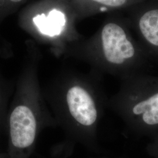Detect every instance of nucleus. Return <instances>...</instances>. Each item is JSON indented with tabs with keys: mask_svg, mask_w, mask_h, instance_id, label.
<instances>
[{
	"mask_svg": "<svg viewBox=\"0 0 158 158\" xmlns=\"http://www.w3.org/2000/svg\"><path fill=\"white\" fill-rule=\"evenodd\" d=\"M126 18L110 13L101 27L84 40V53L106 68L121 69L132 67L139 58L138 46Z\"/></svg>",
	"mask_w": 158,
	"mask_h": 158,
	"instance_id": "1",
	"label": "nucleus"
},
{
	"mask_svg": "<svg viewBox=\"0 0 158 158\" xmlns=\"http://www.w3.org/2000/svg\"><path fill=\"white\" fill-rule=\"evenodd\" d=\"M40 94L32 78L23 79L8 117V158H29L34 151L40 123Z\"/></svg>",
	"mask_w": 158,
	"mask_h": 158,
	"instance_id": "2",
	"label": "nucleus"
},
{
	"mask_svg": "<svg viewBox=\"0 0 158 158\" xmlns=\"http://www.w3.org/2000/svg\"><path fill=\"white\" fill-rule=\"evenodd\" d=\"M130 27L147 44L158 50V3L147 0L127 10Z\"/></svg>",
	"mask_w": 158,
	"mask_h": 158,
	"instance_id": "3",
	"label": "nucleus"
},
{
	"mask_svg": "<svg viewBox=\"0 0 158 158\" xmlns=\"http://www.w3.org/2000/svg\"><path fill=\"white\" fill-rule=\"evenodd\" d=\"M65 102L72 118L79 124L90 127L96 123L98 113L95 102L89 93L79 85L68 88Z\"/></svg>",
	"mask_w": 158,
	"mask_h": 158,
	"instance_id": "4",
	"label": "nucleus"
},
{
	"mask_svg": "<svg viewBox=\"0 0 158 158\" xmlns=\"http://www.w3.org/2000/svg\"><path fill=\"white\" fill-rule=\"evenodd\" d=\"M77 18L85 19L102 13L126 11L145 0H70Z\"/></svg>",
	"mask_w": 158,
	"mask_h": 158,
	"instance_id": "5",
	"label": "nucleus"
},
{
	"mask_svg": "<svg viewBox=\"0 0 158 158\" xmlns=\"http://www.w3.org/2000/svg\"><path fill=\"white\" fill-rule=\"evenodd\" d=\"M33 21L41 34L50 38H57L66 32L68 18L65 12L53 8L46 15H36Z\"/></svg>",
	"mask_w": 158,
	"mask_h": 158,
	"instance_id": "6",
	"label": "nucleus"
},
{
	"mask_svg": "<svg viewBox=\"0 0 158 158\" xmlns=\"http://www.w3.org/2000/svg\"><path fill=\"white\" fill-rule=\"evenodd\" d=\"M132 114L147 127H158V89L136 102Z\"/></svg>",
	"mask_w": 158,
	"mask_h": 158,
	"instance_id": "7",
	"label": "nucleus"
},
{
	"mask_svg": "<svg viewBox=\"0 0 158 158\" xmlns=\"http://www.w3.org/2000/svg\"><path fill=\"white\" fill-rule=\"evenodd\" d=\"M4 100L3 98V95L2 94L0 89V126L2 123V117L4 114Z\"/></svg>",
	"mask_w": 158,
	"mask_h": 158,
	"instance_id": "8",
	"label": "nucleus"
},
{
	"mask_svg": "<svg viewBox=\"0 0 158 158\" xmlns=\"http://www.w3.org/2000/svg\"><path fill=\"white\" fill-rule=\"evenodd\" d=\"M0 158H8L7 153H0Z\"/></svg>",
	"mask_w": 158,
	"mask_h": 158,
	"instance_id": "9",
	"label": "nucleus"
},
{
	"mask_svg": "<svg viewBox=\"0 0 158 158\" xmlns=\"http://www.w3.org/2000/svg\"><path fill=\"white\" fill-rule=\"evenodd\" d=\"M10 1H11L12 2H18L21 1L22 0H10Z\"/></svg>",
	"mask_w": 158,
	"mask_h": 158,
	"instance_id": "10",
	"label": "nucleus"
}]
</instances>
